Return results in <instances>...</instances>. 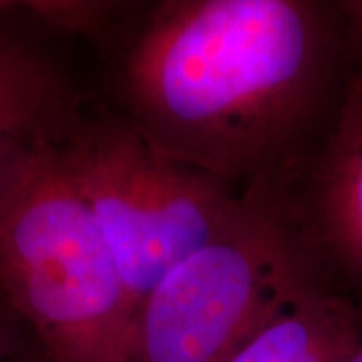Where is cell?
I'll list each match as a JSON object with an SVG mask.
<instances>
[{
  "label": "cell",
  "instance_id": "obj_9",
  "mask_svg": "<svg viewBox=\"0 0 362 362\" xmlns=\"http://www.w3.org/2000/svg\"><path fill=\"white\" fill-rule=\"evenodd\" d=\"M23 330L25 324L0 294V362H11L23 352Z\"/></svg>",
  "mask_w": 362,
  "mask_h": 362
},
{
  "label": "cell",
  "instance_id": "obj_2",
  "mask_svg": "<svg viewBox=\"0 0 362 362\" xmlns=\"http://www.w3.org/2000/svg\"><path fill=\"white\" fill-rule=\"evenodd\" d=\"M63 133L0 187V294L49 362H127L135 306L69 173Z\"/></svg>",
  "mask_w": 362,
  "mask_h": 362
},
{
  "label": "cell",
  "instance_id": "obj_10",
  "mask_svg": "<svg viewBox=\"0 0 362 362\" xmlns=\"http://www.w3.org/2000/svg\"><path fill=\"white\" fill-rule=\"evenodd\" d=\"M337 6L342 14L349 40H354L362 49V0H346L338 2Z\"/></svg>",
  "mask_w": 362,
  "mask_h": 362
},
{
  "label": "cell",
  "instance_id": "obj_5",
  "mask_svg": "<svg viewBox=\"0 0 362 362\" xmlns=\"http://www.w3.org/2000/svg\"><path fill=\"white\" fill-rule=\"evenodd\" d=\"M322 252L362 284V69L344 81L310 173L308 228Z\"/></svg>",
  "mask_w": 362,
  "mask_h": 362
},
{
  "label": "cell",
  "instance_id": "obj_11",
  "mask_svg": "<svg viewBox=\"0 0 362 362\" xmlns=\"http://www.w3.org/2000/svg\"><path fill=\"white\" fill-rule=\"evenodd\" d=\"M11 362H49L47 361V356L39 352V354H26V352H21V354H16Z\"/></svg>",
  "mask_w": 362,
  "mask_h": 362
},
{
  "label": "cell",
  "instance_id": "obj_3",
  "mask_svg": "<svg viewBox=\"0 0 362 362\" xmlns=\"http://www.w3.org/2000/svg\"><path fill=\"white\" fill-rule=\"evenodd\" d=\"M302 226L270 194L157 282L133 316L127 362H223L320 286Z\"/></svg>",
  "mask_w": 362,
  "mask_h": 362
},
{
  "label": "cell",
  "instance_id": "obj_4",
  "mask_svg": "<svg viewBox=\"0 0 362 362\" xmlns=\"http://www.w3.org/2000/svg\"><path fill=\"white\" fill-rule=\"evenodd\" d=\"M61 149L135 312L175 264L230 228L258 195L163 156L125 117L77 115Z\"/></svg>",
  "mask_w": 362,
  "mask_h": 362
},
{
  "label": "cell",
  "instance_id": "obj_7",
  "mask_svg": "<svg viewBox=\"0 0 362 362\" xmlns=\"http://www.w3.org/2000/svg\"><path fill=\"white\" fill-rule=\"evenodd\" d=\"M362 338V310L324 284L286 304L223 362H342Z\"/></svg>",
  "mask_w": 362,
  "mask_h": 362
},
{
  "label": "cell",
  "instance_id": "obj_1",
  "mask_svg": "<svg viewBox=\"0 0 362 362\" xmlns=\"http://www.w3.org/2000/svg\"><path fill=\"white\" fill-rule=\"evenodd\" d=\"M338 6L310 0H171L123 54L125 119L163 156L268 194L344 83Z\"/></svg>",
  "mask_w": 362,
  "mask_h": 362
},
{
  "label": "cell",
  "instance_id": "obj_12",
  "mask_svg": "<svg viewBox=\"0 0 362 362\" xmlns=\"http://www.w3.org/2000/svg\"><path fill=\"white\" fill-rule=\"evenodd\" d=\"M342 362H362V338L358 340V344L350 350V354Z\"/></svg>",
  "mask_w": 362,
  "mask_h": 362
},
{
  "label": "cell",
  "instance_id": "obj_6",
  "mask_svg": "<svg viewBox=\"0 0 362 362\" xmlns=\"http://www.w3.org/2000/svg\"><path fill=\"white\" fill-rule=\"evenodd\" d=\"M65 73L39 45L0 25V187L77 117Z\"/></svg>",
  "mask_w": 362,
  "mask_h": 362
},
{
  "label": "cell",
  "instance_id": "obj_8",
  "mask_svg": "<svg viewBox=\"0 0 362 362\" xmlns=\"http://www.w3.org/2000/svg\"><path fill=\"white\" fill-rule=\"evenodd\" d=\"M28 11L39 14L49 26L89 37L103 33L119 13L111 2H33Z\"/></svg>",
  "mask_w": 362,
  "mask_h": 362
}]
</instances>
